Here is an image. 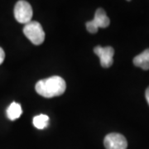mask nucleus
<instances>
[{"instance_id": "f257e3e1", "label": "nucleus", "mask_w": 149, "mask_h": 149, "mask_svg": "<svg viewBox=\"0 0 149 149\" xmlns=\"http://www.w3.org/2000/svg\"><path fill=\"white\" fill-rule=\"evenodd\" d=\"M35 89L37 94L45 98H53L64 94L66 84L63 78L54 75L44 80H39L36 84Z\"/></svg>"}, {"instance_id": "f03ea898", "label": "nucleus", "mask_w": 149, "mask_h": 149, "mask_svg": "<svg viewBox=\"0 0 149 149\" xmlns=\"http://www.w3.org/2000/svg\"><path fill=\"white\" fill-rule=\"evenodd\" d=\"M23 33L34 45H41L45 40V32L38 22L31 21L23 27Z\"/></svg>"}, {"instance_id": "7ed1b4c3", "label": "nucleus", "mask_w": 149, "mask_h": 149, "mask_svg": "<svg viewBox=\"0 0 149 149\" xmlns=\"http://www.w3.org/2000/svg\"><path fill=\"white\" fill-rule=\"evenodd\" d=\"M32 8L31 4L24 0H20L14 7V17L19 23L27 24L32 20Z\"/></svg>"}, {"instance_id": "20e7f679", "label": "nucleus", "mask_w": 149, "mask_h": 149, "mask_svg": "<svg viewBox=\"0 0 149 149\" xmlns=\"http://www.w3.org/2000/svg\"><path fill=\"white\" fill-rule=\"evenodd\" d=\"M110 23V20L103 8H98L95 11L93 20L86 22V29L91 33H96L100 27L105 28Z\"/></svg>"}, {"instance_id": "39448f33", "label": "nucleus", "mask_w": 149, "mask_h": 149, "mask_svg": "<svg viewBox=\"0 0 149 149\" xmlns=\"http://www.w3.org/2000/svg\"><path fill=\"white\" fill-rule=\"evenodd\" d=\"M94 52L99 56L100 65L104 68L110 67L113 63V55L114 50L111 47H100L98 46L94 49Z\"/></svg>"}, {"instance_id": "423d86ee", "label": "nucleus", "mask_w": 149, "mask_h": 149, "mask_svg": "<svg viewBox=\"0 0 149 149\" xmlns=\"http://www.w3.org/2000/svg\"><path fill=\"white\" fill-rule=\"evenodd\" d=\"M104 147L106 149H127L128 142L120 133H113L104 138Z\"/></svg>"}, {"instance_id": "0eeeda50", "label": "nucleus", "mask_w": 149, "mask_h": 149, "mask_svg": "<svg viewBox=\"0 0 149 149\" xmlns=\"http://www.w3.org/2000/svg\"><path fill=\"white\" fill-rule=\"evenodd\" d=\"M133 64L144 70H149V48L133 58Z\"/></svg>"}, {"instance_id": "6e6552de", "label": "nucleus", "mask_w": 149, "mask_h": 149, "mask_svg": "<svg viewBox=\"0 0 149 149\" xmlns=\"http://www.w3.org/2000/svg\"><path fill=\"white\" fill-rule=\"evenodd\" d=\"M22 113V109L21 105L16 102H13L7 109V116L10 120L13 121L21 116Z\"/></svg>"}, {"instance_id": "1a4fd4ad", "label": "nucleus", "mask_w": 149, "mask_h": 149, "mask_svg": "<svg viewBox=\"0 0 149 149\" xmlns=\"http://www.w3.org/2000/svg\"><path fill=\"white\" fill-rule=\"evenodd\" d=\"M33 125L37 129H44L49 124V117L46 114H40L33 118Z\"/></svg>"}, {"instance_id": "9d476101", "label": "nucleus", "mask_w": 149, "mask_h": 149, "mask_svg": "<svg viewBox=\"0 0 149 149\" xmlns=\"http://www.w3.org/2000/svg\"><path fill=\"white\" fill-rule=\"evenodd\" d=\"M4 58H5V53H4V51L3 50V48L0 47V65L3 62Z\"/></svg>"}, {"instance_id": "9b49d317", "label": "nucleus", "mask_w": 149, "mask_h": 149, "mask_svg": "<svg viewBox=\"0 0 149 149\" xmlns=\"http://www.w3.org/2000/svg\"><path fill=\"white\" fill-rule=\"evenodd\" d=\"M145 96H146V100H147V101L148 103L149 104V87L146 90V93H145Z\"/></svg>"}]
</instances>
